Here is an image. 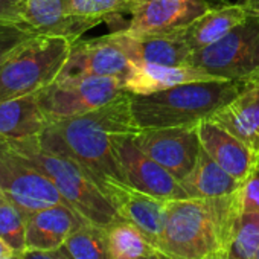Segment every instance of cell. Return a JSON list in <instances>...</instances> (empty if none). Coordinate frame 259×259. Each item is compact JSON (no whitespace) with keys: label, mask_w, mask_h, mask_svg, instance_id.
<instances>
[{"label":"cell","mask_w":259,"mask_h":259,"mask_svg":"<svg viewBox=\"0 0 259 259\" xmlns=\"http://www.w3.org/2000/svg\"><path fill=\"white\" fill-rule=\"evenodd\" d=\"M139 130L132 113V93L125 92L101 108L49 123L38 141L78 162L102 188L108 180L123 182L113 154V138L133 136Z\"/></svg>","instance_id":"1"},{"label":"cell","mask_w":259,"mask_h":259,"mask_svg":"<svg viewBox=\"0 0 259 259\" xmlns=\"http://www.w3.org/2000/svg\"><path fill=\"white\" fill-rule=\"evenodd\" d=\"M239 212L236 192L212 198L168 200L157 248L166 259H204L226 250Z\"/></svg>","instance_id":"2"},{"label":"cell","mask_w":259,"mask_h":259,"mask_svg":"<svg viewBox=\"0 0 259 259\" xmlns=\"http://www.w3.org/2000/svg\"><path fill=\"white\" fill-rule=\"evenodd\" d=\"M244 81H201L150 95L132 93V113L141 128L197 125L227 105L244 89Z\"/></svg>","instance_id":"3"},{"label":"cell","mask_w":259,"mask_h":259,"mask_svg":"<svg viewBox=\"0 0 259 259\" xmlns=\"http://www.w3.org/2000/svg\"><path fill=\"white\" fill-rule=\"evenodd\" d=\"M7 144L46 174L57 186L64 201L89 223L107 227L120 220L95 177L69 156L45 148L38 138Z\"/></svg>","instance_id":"4"},{"label":"cell","mask_w":259,"mask_h":259,"mask_svg":"<svg viewBox=\"0 0 259 259\" xmlns=\"http://www.w3.org/2000/svg\"><path fill=\"white\" fill-rule=\"evenodd\" d=\"M75 41L35 34L0 66V101L35 95L57 81Z\"/></svg>","instance_id":"5"},{"label":"cell","mask_w":259,"mask_h":259,"mask_svg":"<svg viewBox=\"0 0 259 259\" xmlns=\"http://www.w3.org/2000/svg\"><path fill=\"white\" fill-rule=\"evenodd\" d=\"M191 66L218 79L244 81L259 73V10L217 43L194 52Z\"/></svg>","instance_id":"6"},{"label":"cell","mask_w":259,"mask_h":259,"mask_svg":"<svg viewBox=\"0 0 259 259\" xmlns=\"http://www.w3.org/2000/svg\"><path fill=\"white\" fill-rule=\"evenodd\" d=\"M123 79L116 76H85L57 79L37 93L49 123L81 116L107 105L125 93Z\"/></svg>","instance_id":"7"},{"label":"cell","mask_w":259,"mask_h":259,"mask_svg":"<svg viewBox=\"0 0 259 259\" xmlns=\"http://www.w3.org/2000/svg\"><path fill=\"white\" fill-rule=\"evenodd\" d=\"M0 189L4 195L26 213L66 203L46 174L2 141H0Z\"/></svg>","instance_id":"8"},{"label":"cell","mask_w":259,"mask_h":259,"mask_svg":"<svg viewBox=\"0 0 259 259\" xmlns=\"http://www.w3.org/2000/svg\"><path fill=\"white\" fill-rule=\"evenodd\" d=\"M133 139L145 154L162 165L179 182L192 171L201 151L198 123L188 126L141 128Z\"/></svg>","instance_id":"9"},{"label":"cell","mask_w":259,"mask_h":259,"mask_svg":"<svg viewBox=\"0 0 259 259\" xmlns=\"http://www.w3.org/2000/svg\"><path fill=\"white\" fill-rule=\"evenodd\" d=\"M133 136H114L111 141L113 154L123 182L163 200L189 198L182 183L162 165L145 154L136 145Z\"/></svg>","instance_id":"10"},{"label":"cell","mask_w":259,"mask_h":259,"mask_svg":"<svg viewBox=\"0 0 259 259\" xmlns=\"http://www.w3.org/2000/svg\"><path fill=\"white\" fill-rule=\"evenodd\" d=\"M130 61L113 32L90 40H76L72 45L67 61L57 79L85 76H116L125 81L132 73Z\"/></svg>","instance_id":"11"},{"label":"cell","mask_w":259,"mask_h":259,"mask_svg":"<svg viewBox=\"0 0 259 259\" xmlns=\"http://www.w3.org/2000/svg\"><path fill=\"white\" fill-rule=\"evenodd\" d=\"M213 5L212 0H132V17L120 31L145 34L180 29Z\"/></svg>","instance_id":"12"},{"label":"cell","mask_w":259,"mask_h":259,"mask_svg":"<svg viewBox=\"0 0 259 259\" xmlns=\"http://www.w3.org/2000/svg\"><path fill=\"white\" fill-rule=\"evenodd\" d=\"M102 191L114 206L120 220L138 226L157 247L166 221L168 200L142 192L120 180H108Z\"/></svg>","instance_id":"13"},{"label":"cell","mask_w":259,"mask_h":259,"mask_svg":"<svg viewBox=\"0 0 259 259\" xmlns=\"http://www.w3.org/2000/svg\"><path fill=\"white\" fill-rule=\"evenodd\" d=\"M113 34L133 64L191 66L189 63L194 52L186 45L182 28L165 32L133 34L114 31Z\"/></svg>","instance_id":"14"},{"label":"cell","mask_w":259,"mask_h":259,"mask_svg":"<svg viewBox=\"0 0 259 259\" xmlns=\"http://www.w3.org/2000/svg\"><path fill=\"white\" fill-rule=\"evenodd\" d=\"M198 138L201 148L239 182H242L259 163V153L256 150L212 119H204L198 123Z\"/></svg>","instance_id":"15"},{"label":"cell","mask_w":259,"mask_h":259,"mask_svg":"<svg viewBox=\"0 0 259 259\" xmlns=\"http://www.w3.org/2000/svg\"><path fill=\"white\" fill-rule=\"evenodd\" d=\"M89 223L66 203L54 204L28 215L26 245L35 250H58L78 227Z\"/></svg>","instance_id":"16"},{"label":"cell","mask_w":259,"mask_h":259,"mask_svg":"<svg viewBox=\"0 0 259 259\" xmlns=\"http://www.w3.org/2000/svg\"><path fill=\"white\" fill-rule=\"evenodd\" d=\"M23 22L35 34L60 35L72 41L101 23L72 17L67 11V0H23Z\"/></svg>","instance_id":"17"},{"label":"cell","mask_w":259,"mask_h":259,"mask_svg":"<svg viewBox=\"0 0 259 259\" xmlns=\"http://www.w3.org/2000/svg\"><path fill=\"white\" fill-rule=\"evenodd\" d=\"M207 119L259 153V73L248 78L239 95Z\"/></svg>","instance_id":"18"},{"label":"cell","mask_w":259,"mask_h":259,"mask_svg":"<svg viewBox=\"0 0 259 259\" xmlns=\"http://www.w3.org/2000/svg\"><path fill=\"white\" fill-rule=\"evenodd\" d=\"M253 10L241 4L217 2L204 14L198 16L189 25L182 28V35L192 52H198L223 37H226L236 25L247 19Z\"/></svg>","instance_id":"19"},{"label":"cell","mask_w":259,"mask_h":259,"mask_svg":"<svg viewBox=\"0 0 259 259\" xmlns=\"http://www.w3.org/2000/svg\"><path fill=\"white\" fill-rule=\"evenodd\" d=\"M213 75L194 66H160V64H135L123 87L133 95H150L176 85L217 81Z\"/></svg>","instance_id":"20"},{"label":"cell","mask_w":259,"mask_h":259,"mask_svg":"<svg viewBox=\"0 0 259 259\" xmlns=\"http://www.w3.org/2000/svg\"><path fill=\"white\" fill-rule=\"evenodd\" d=\"M37 93L14 99L0 101V141L14 142L29 138H40L48 128Z\"/></svg>","instance_id":"21"},{"label":"cell","mask_w":259,"mask_h":259,"mask_svg":"<svg viewBox=\"0 0 259 259\" xmlns=\"http://www.w3.org/2000/svg\"><path fill=\"white\" fill-rule=\"evenodd\" d=\"M189 198L224 197L236 192L241 182L223 169L203 148L192 171L180 182Z\"/></svg>","instance_id":"22"},{"label":"cell","mask_w":259,"mask_h":259,"mask_svg":"<svg viewBox=\"0 0 259 259\" xmlns=\"http://www.w3.org/2000/svg\"><path fill=\"white\" fill-rule=\"evenodd\" d=\"M105 230L111 259H139L159 251L156 244L138 226L125 220L111 223Z\"/></svg>","instance_id":"23"},{"label":"cell","mask_w":259,"mask_h":259,"mask_svg":"<svg viewBox=\"0 0 259 259\" xmlns=\"http://www.w3.org/2000/svg\"><path fill=\"white\" fill-rule=\"evenodd\" d=\"M61 250L69 259H111L105 227L85 223L63 244Z\"/></svg>","instance_id":"24"},{"label":"cell","mask_w":259,"mask_h":259,"mask_svg":"<svg viewBox=\"0 0 259 259\" xmlns=\"http://www.w3.org/2000/svg\"><path fill=\"white\" fill-rule=\"evenodd\" d=\"M259 250V213L239 212L226 253L230 259H254Z\"/></svg>","instance_id":"25"},{"label":"cell","mask_w":259,"mask_h":259,"mask_svg":"<svg viewBox=\"0 0 259 259\" xmlns=\"http://www.w3.org/2000/svg\"><path fill=\"white\" fill-rule=\"evenodd\" d=\"M28 215L7 195H0V239L16 254H22L26 245Z\"/></svg>","instance_id":"26"},{"label":"cell","mask_w":259,"mask_h":259,"mask_svg":"<svg viewBox=\"0 0 259 259\" xmlns=\"http://www.w3.org/2000/svg\"><path fill=\"white\" fill-rule=\"evenodd\" d=\"M130 4L132 0H67V11L72 17L105 22L111 28L123 13H128Z\"/></svg>","instance_id":"27"},{"label":"cell","mask_w":259,"mask_h":259,"mask_svg":"<svg viewBox=\"0 0 259 259\" xmlns=\"http://www.w3.org/2000/svg\"><path fill=\"white\" fill-rule=\"evenodd\" d=\"M35 32L23 23L0 22V66L4 61Z\"/></svg>","instance_id":"28"},{"label":"cell","mask_w":259,"mask_h":259,"mask_svg":"<svg viewBox=\"0 0 259 259\" xmlns=\"http://www.w3.org/2000/svg\"><path fill=\"white\" fill-rule=\"evenodd\" d=\"M236 195H238L241 212L259 213V163L241 182V186L236 191Z\"/></svg>","instance_id":"29"},{"label":"cell","mask_w":259,"mask_h":259,"mask_svg":"<svg viewBox=\"0 0 259 259\" xmlns=\"http://www.w3.org/2000/svg\"><path fill=\"white\" fill-rule=\"evenodd\" d=\"M0 22L23 23V0H0Z\"/></svg>","instance_id":"30"},{"label":"cell","mask_w":259,"mask_h":259,"mask_svg":"<svg viewBox=\"0 0 259 259\" xmlns=\"http://www.w3.org/2000/svg\"><path fill=\"white\" fill-rule=\"evenodd\" d=\"M20 259H66L61 248L58 250H35V248H26Z\"/></svg>","instance_id":"31"},{"label":"cell","mask_w":259,"mask_h":259,"mask_svg":"<svg viewBox=\"0 0 259 259\" xmlns=\"http://www.w3.org/2000/svg\"><path fill=\"white\" fill-rule=\"evenodd\" d=\"M14 251L2 241V239H0V257H5V256H8V254H13Z\"/></svg>","instance_id":"32"},{"label":"cell","mask_w":259,"mask_h":259,"mask_svg":"<svg viewBox=\"0 0 259 259\" xmlns=\"http://www.w3.org/2000/svg\"><path fill=\"white\" fill-rule=\"evenodd\" d=\"M204 259H230V257L227 256L226 250H220V251H217V253H212V254L206 256Z\"/></svg>","instance_id":"33"},{"label":"cell","mask_w":259,"mask_h":259,"mask_svg":"<svg viewBox=\"0 0 259 259\" xmlns=\"http://www.w3.org/2000/svg\"><path fill=\"white\" fill-rule=\"evenodd\" d=\"M242 4L253 11L259 10V0H242Z\"/></svg>","instance_id":"34"},{"label":"cell","mask_w":259,"mask_h":259,"mask_svg":"<svg viewBox=\"0 0 259 259\" xmlns=\"http://www.w3.org/2000/svg\"><path fill=\"white\" fill-rule=\"evenodd\" d=\"M139 259H166L160 251L157 253H153V254H148V256H144V257H139Z\"/></svg>","instance_id":"35"},{"label":"cell","mask_w":259,"mask_h":259,"mask_svg":"<svg viewBox=\"0 0 259 259\" xmlns=\"http://www.w3.org/2000/svg\"><path fill=\"white\" fill-rule=\"evenodd\" d=\"M0 259H20V254H16V253H13V254H8V256H5V257H0Z\"/></svg>","instance_id":"36"},{"label":"cell","mask_w":259,"mask_h":259,"mask_svg":"<svg viewBox=\"0 0 259 259\" xmlns=\"http://www.w3.org/2000/svg\"><path fill=\"white\" fill-rule=\"evenodd\" d=\"M254 259H259V250H257V253H256V256H254Z\"/></svg>","instance_id":"37"},{"label":"cell","mask_w":259,"mask_h":259,"mask_svg":"<svg viewBox=\"0 0 259 259\" xmlns=\"http://www.w3.org/2000/svg\"><path fill=\"white\" fill-rule=\"evenodd\" d=\"M63 253H64V251H63ZM64 256H66V259H69V257H67V254H66V253H64Z\"/></svg>","instance_id":"38"},{"label":"cell","mask_w":259,"mask_h":259,"mask_svg":"<svg viewBox=\"0 0 259 259\" xmlns=\"http://www.w3.org/2000/svg\"><path fill=\"white\" fill-rule=\"evenodd\" d=\"M0 195H2V189H0Z\"/></svg>","instance_id":"39"}]
</instances>
